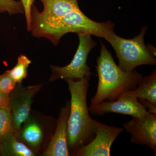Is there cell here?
<instances>
[{
  "label": "cell",
  "instance_id": "5bb4252c",
  "mask_svg": "<svg viewBox=\"0 0 156 156\" xmlns=\"http://www.w3.org/2000/svg\"><path fill=\"white\" fill-rule=\"evenodd\" d=\"M132 94L138 99L147 101L156 106V71L141 78L136 89L131 90Z\"/></svg>",
  "mask_w": 156,
  "mask_h": 156
},
{
  "label": "cell",
  "instance_id": "7a4b0ae2",
  "mask_svg": "<svg viewBox=\"0 0 156 156\" xmlns=\"http://www.w3.org/2000/svg\"><path fill=\"white\" fill-rule=\"evenodd\" d=\"M91 76L77 80L66 79L71 94L68 122L67 142L69 151L75 152L95 136V120L89 115L87 95Z\"/></svg>",
  "mask_w": 156,
  "mask_h": 156
},
{
  "label": "cell",
  "instance_id": "9a60e30c",
  "mask_svg": "<svg viewBox=\"0 0 156 156\" xmlns=\"http://www.w3.org/2000/svg\"><path fill=\"white\" fill-rule=\"evenodd\" d=\"M31 61L27 56L20 55L17 59V64L13 69L7 70L10 78L15 83H22L27 76V71Z\"/></svg>",
  "mask_w": 156,
  "mask_h": 156
},
{
  "label": "cell",
  "instance_id": "2e32d148",
  "mask_svg": "<svg viewBox=\"0 0 156 156\" xmlns=\"http://www.w3.org/2000/svg\"><path fill=\"white\" fill-rule=\"evenodd\" d=\"M9 132L17 133L13 126L11 110L8 106L0 108V144L3 137Z\"/></svg>",
  "mask_w": 156,
  "mask_h": 156
},
{
  "label": "cell",
  "instance_id": "6da1fadb",
  "mask_svg": "<svg viewBox=\"0 0 156 156\" xmlns=\"http://www.w3.org/2000/svg\"><path fill=\"white\" fill-rule=\"evenodd\" d=\"M30 17L32 35L46 38L55 46L58 45L62 37L69 33L89 34L106 40L115 27L111 21L99 23L92 20L80 9L59 17H46L40 14L34 4L31 9Z\"/></svg>",
  "mask_w": 156,
  "mask_h": 156
},
{
  "label": "cell",
  "instance_id": "ffe728a7",
  "mask_svg": "<svg viewBox=\"0 0 156 156\" xmlns=\"http://www.w3.org/2000/svg\"><path fill=\"white\" fill-rule=\"evenodd\" d=\"M9 95H6L0 91V108L8 106Z\"/></svg>",
  "mask_w": 156,
  "mask_h": 156
},
{
  "label": "cell",
  "instance_id": "ba28073f",
  "mask_svg": "<svg viewBox=\"0 0 156 156\" xmlns=\"http://www.w3.org/2000/svg\"><path fill=\"white\" fill-rule=\"evenodd\" d=\"M95 136L87 145L83 146L75 152L78 156H109L111 155V147L124 129L102 124L95 120Z\"/></svg>",
  "mask_w": 156,
  "mask_h": 156
},
{
  "label": "cell",
  "instance_id": "44dd1931",
  "mask_svg": "<svg viewBox=\"0 0 156 156\" xmlns=\"http://www.w3.org/2000/svg\"><path fill=\"white\" fill-rule=\"evenodd\" d=\"M149 51L151 53L153 56L156 57V49L151 44H149L147 46Z\"/></svg>",
  "mask_w": 156,
  "mask_h": 156
},
{
  "label": "cell",
  "instance_id": "e0dca14e",
  "mask_svg": "<svg viewBox=\"0 0 156 156\" xmlns=\"http://www.w3.org/2000/svg\"><path fill=\"white\" fill-rule=\"evenodd\" d=\"M8 13L9 15L24 14L23 5L21 1L0 0V13Z\"/></svg>",
  "mask_w": 156,
  "mask_h": 156
},
{
  "label": "cell",
  "instance_id": "5b68a950",
  "mask_svg": "<svg viewBox=\"0 0 156 156\" xmlns=\"http://www.w3.org/2000/svg\"><path fill=\"white\" fill-rule=\"evenodd\" d=\"M79 45L73 60L68 65L63 67L50 65L52 75L50 81L58 79H72L77 80L87 76L93 75L87 64L89 53L96 45L91 35L84 33L78 34Z\"/></svg>",
  "mask_w": 156,
  "mask_h": 156
},
{
  "label": "cell",
  "instance_id": "277c9868",
  "mask_svg": "<svg viewBox=\"0 0 156 156\" xmlns=\"http://www.w3.org/2000/svg\"><path fill=\"white\" fill-rule=\"evenodd\" d=\"M148 26L143 27L138 35L131 39L117 35L113 31L106 41L111 44L119 59V66L125 72L131 71L141 65L155 66L156 59L149 51L144 42Z\"/></svg>",
  "mask_w": 156,
  "mask_h": 156
},
{
  "label": "cell",
  "instance_id": "8fae6325",
  "mask_svg": "<svg viewBox=\"0 0 156 156\" xmlns=\"http://www.w3.org/2000/svg\"><path fill=\"white\" fill-rule=\"evenodd\" d=\"M15 135L18 140L24 143L33 151L39 148L43 139L41 126L30 115L23 122L20 130Z\"/></svg>",
  "mask_w": 156,
  "mask_h": 156
},
{
  "label": "cell",
  "instance_id": "d6986e66",
  "mask_svg": "<svg viewBox=\"0 0 156 156\" xmlns=\"http://www.w3.org/2000/svg\"><path fill=\"white\" fill-rule=\"evenodd\" d=\"M21 1L24 8V14L26 20L27 28L29 32H30V12L32 6L34 5V0H20Z\"/></svg>",
  "mask_w": 156,
  "mask_h": 156
},
{
  "label": "cell",
  "instance_id": "3957f363",
  "mask_svg": "<svg viewBox=\"0 0 156 156\" xmlns=\"http://www.w3.org/2000/svg\"><path fill=\"white\" fill-rule=\"evenodd\" d=\"M100 55L95 66L98 76V85L90 105H97L106 100H115L126 90L136 89L142 75L134 69L123 71L115 62L111 53L102 42Z\"/></svg>",
  "mask_w": 156,
  "mask_h": 156
},
{
  "label": "cell",
  "instance_id": "ac0fdd59",
  "mask_svg": "<svg viewBox=\"0 0 156 156\" xmlns=\"http://www.w3.org/2000/svg\"><path fill=\"white\" fill-rule=\"evenodd\" d=\"M17 84L9 76L7 71L0 75V91L6 95H9Z\"/></svg>",
  "mask_w": 156,
  "mask_h": 156
},
{
  "label": "cell",
  "instance_id": "7402d4cb",
  "mask_svg": "<svg viewBox=\"0 0 156 156\" xmlns=\"http://www.w3.org/2000/svg\"><path fill=\"white\" fill-rule=\"evenodd\" d=\"M0 156H1V151H0Z\"/></svg>",
  "mask_w": 156,
  "mask_h": 156
},
{
  "label": "cell",
  "instance_id": "52a82bcc",
  "mask_svg": "<svg viewBox=\"0 0 156 156\" xmlns=\"http://www.w3.org/2000/svg\"><path fill=\"white\" fill-rule=\"evenodd\" d=\"M41 87V85L24 87L22 83H17L9 94L8 106L11 110L13 126L17 133L30 115L34 98Z\"/></svg>",
  "mask_w": 156,
  "mask_h": 156
},
{
  "label": "cell",
  "instance_id": "7c38bea8",
  "mask_svg": "<svg viewBox=\"0 0 156 156\" xmlns=\"http://www.w3.org/2000/svg\"><path fill=\"white\" fill-rule=\"evenodd\" d=\"M1 156H34V151L16 138L15 133H7L0 144Z\"/></svg>",
  "mask_w": 156,
  "mask_h": 156
},
{
  "label": "cell",
  "instance_id": "30bf717a",
  "mask_svg": "<svg viewBox=\"0 0 156 156\" xmlns=\"http://www.w3.org/2000/svg\"><path fill=\"white\" fill-rule=\"evenodd\" d=\"M70 102L68 101L59 112L56 130L43 156L70 155L67 142L68 122L70 113Z\"/></svg>",
  "mask_w": 156,
  "mask_h": 156
},
{
  "label": "cell",
  "instance_id": "8992f818",
  "mask_svg": "<svg viewBox=\"0 0 156 156\" xmlns=\"http://www.w3.org/2000/svg\"><path fill=\"white\" fill-rule=\"evenodd\" d=\"M89 110L92 114L100 116L113 113L140 118L150 113L131 90L122 92L115 100H107L97 105H90Z\"/></svg>",
  "mask_w": 156,
  "mask_h": 156
},
{
  "label": "cell",
  "instance_id": "9c48e42d",
  "mask_svg": "<svg viewBox=\"0 0 156 156\" xmlns=\"http://www.w3.org/2000/svg\"><path fill=\"white\" fill-rule=\"evenodd\" d=\"M124 126L131 134L132 142L148 146L153 150L156 155V114L150 113L140 118L133 117Z\"/></svg>",
  "mask_w": 156,
  "mask_h": 156
},
{
  "label": "cell",
  "instance_id": "4fadbf2b",
  "mask_svg": "<svg viewBox=\"0 0 156 156\" xmlns=\"http://www.w3.org/2000/svg\"><path fill=\"white\" fill-rule=\"evenodd\" d=\"M44 5V10L40 12L46 17L63 16L69 12L80 9L78 0H40Z\"/></svg>",
  "mask_w": 156,
  "mask_h": 156
}]
</instances>
